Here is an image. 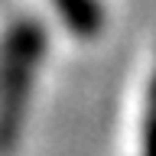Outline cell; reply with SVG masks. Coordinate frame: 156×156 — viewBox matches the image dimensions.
Wrapping results in <instances>:
<instances>
[{
  "label": "cell",
  "mask_w": 156,
  "mask_h": 156,
  "mask_svg": "<svg viewBox=\"0 0 156 156\" xmlns=\"http://www.w3.org/2000/svg\"><path fill=\"white\" fill-rule=\"evenodd\" d=\"M46 49V29L36 16L13 20L0 39V156H7L20 140V127L26 117L33 75Z\"/></svg>",
  "instance_id": "cell-1"
},
{
  "label": "cell",
  "mask_w": 156,
  "mask_h": 156,
  "mask_svg": "<svg viewBox=\"0 0 156 156\" xmlns=\"http://www.w3.org/2000/svg\"><path fill=\"white\" fill-rule=\"evenodd\" d=\"M65 29L78 39H94L104 26V13L98 0H52Z\"/></svg>",
  "instance_id": "cell-2"
},
{
  "label": "cell",
  "mask_w": 156,
  "mask_h": 156,
  "mask_svg": "<svg viewBox=\"0 0 156 156\" xmlns=\"http://www.w3.org/2000/svg\"><path fill=\"white\" fill-rule=\"evenodd\" d=\"M143 156H156V107L146 111L143 120Z\"/></svg>",
  "instance_id": "cell-3"
},
{
  "label": "cell",
  "mask_w": 156,
  "mask_h": 156,
  "mask_svg": "<svg viewBox=\"0 0 156 156\" xmlns=\"http://www.w3.org/2000/svg\"><path fill=\"white\" fill-rule=\"evenodd\" d=\"M150 107H156V68H153V81H150Z\"/></svg>",
  "instance_id": "cell-4"
}]
</instances>
